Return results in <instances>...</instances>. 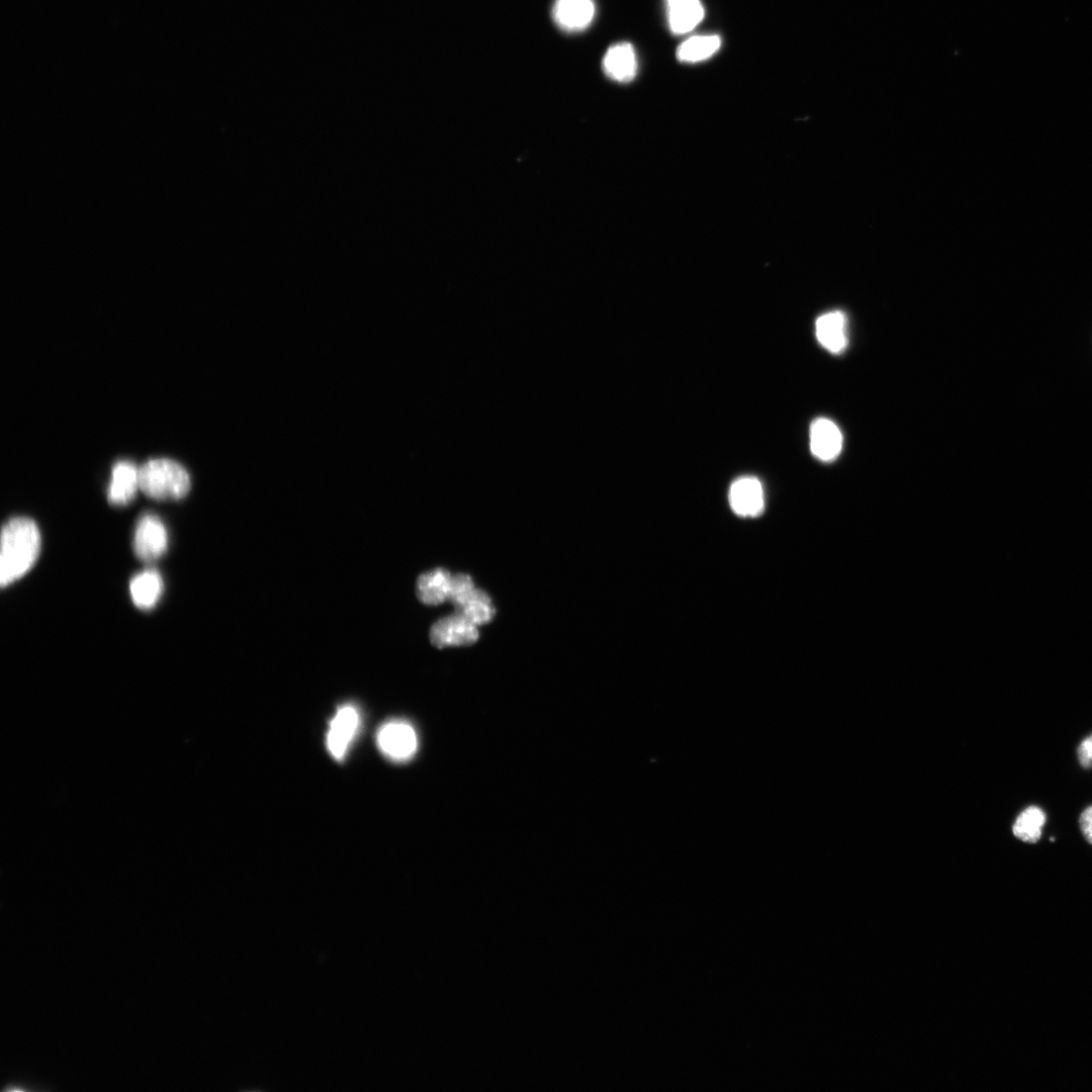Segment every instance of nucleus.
Listing matches in <instances>:
<instances>
[{"mask_svg":"<svg viewBox=\"0 0 1092 1092\" xmlns=\"http://www.w3.org/2000/svg\"><path fill=\"white\" fill-rule=\"evenodd\" d=\"M39 549L40 534L32 520L17 517L4 524L1 532V586L24 575L37 559Z\"/></svg>","mask_w":1092,"mask_h":1092,"instance_id":"obj_1","label":"nucleus"},{"mask_svg":"<svg viewBox=\"0 0 1092 1092\" xmlns=\"http://www.w3.org/2000/svg\"><path fill=\"white\" fill-rule=\"evenodd\" d=\"M139 483L140 489L154 499H179L188 493L190 477L179 463L158 458L139 468Z\"/></svg>","mask_w":1092,"mask_h":1092,"instance_id":"obj_2","label":"nucleus"},{"mask_svg":"<svg viewBox=\"0 0 1092 1092\" xmlns=\"http://www.w3.org/2000/svg\"><path fill=\"white\" fill-rule=\"evenodd\" d=\"M380 751L389 759L404 761L417 751L418 737L413 726L404 721L384 723L376 734Z\"/></svg>","mask_w":1092,"mask_h":1092,"instance_id":"obj_3","label":"nucleus"},{"mask_svg":"<svg viewBox=\"0 0 1092 1092\" xmlns=\"http://www.w3.org/2000/svg\"><path fill=\"white\" fill-rule=\"evenodd\" d=\"M168 536L163 522L153 514L139 520L133 537L135 555L144 562L160 558L167 549Z\"/></svg>","mask_w":1092,"mask_h":1092,"instance_id":"obj_4","label":"nucleus"},{"mask_svg":"<svg viewBox=\"0 0 1092 1092\" xmlns=\"http://www.w3.org/2000/svg\"><path fill=\"white\" fill-rule=\"evenodd\" d=\"M360 717L355 706H341L330 721L326 744L331 755L342 760L359 727Z\"/></svg>","mask_w":1092,"mask_h":1092,"instance_id":"obj_5","label":"nucleus"},{"mask_svg":"<svg viewBox=\"0 0 1092 1092\" xmlns=\"http://www.w3.org/2000/svg\"><path fill=\"white\" fill-rule=\"evenodd\" d=\"M476 627L457 613L435 622L430 630V640L438 648L470 645L478 639Z\"/></svg>","mask_w":1092,"mask_h":1092,"instance_id":"obj_6","label":"nucleus"},{"mask_svg":"<svg viewBox=\"0 0 1092 1092\" xmlns=\"http://www.w3.org/2000/svg\"><path fill=\"white\" fill-rule=\"evenodd\" d=\"M729 503L740 517H756L764 509V494L760 481L752 476L737 478L729 489Z\"/></svg>","mask_w":1092,"mask_h":1092,"instance_id":"obj_7","label":"nucleus"},{"mask_svg":"<svg viewBox=\"0 0 1092 1092\" xmlns=\"http://www.w3.org/2000/svg\"><path fill=\"white\" fill-rule=\"evenodd\" d=\"M843 445V437L838 426L826 418H818L810 427V449L821 461H833L838 457Z\"/></svg>","mask_w":1092,"mask_h":1092,"instance_id":"obj_8","label":"nucleus"},{"mask_svg":"<svg viewBox=\"0 0 1092 1092\" xmlns=\"http://www.w3.org/2000/svg\"><path fill=\"white\" fill-rule=\"evenodd\" d=\"M596 13L594 0H555L552 17L564 31L576 32L585 29Z\"/></svg>","mask_w":1092,"mask_h":1092,"instance_id":"obj_9","label":"nucleus"},{"mask_svg":"<svg viewBox=\"0 0 1092 1092\" xmlns=\"http://www.w3.org/2000/svg\"><path fill=\"white\" fill-rule=\"evenodd\" d=\"M602 67L604 73L613 81L620 83L632 81L638 69L633 46L627 41L611 46L603 58Z\"/></svg>","mask_w":1092,"mask_h":1092,"instance_id":"obj_10","label":"nucleus"},{"mask_svg":"<svg viewBox=\"0 0 1092 1092\" xmlns=\"http://www.w3.org/2000/svg\"><path fill=\"white\" fill-rule=\"evenodd\" d=\"M815 334L820 345L833 354L841 353L847 346V320L843 311L831 310L821 314L815 323Z\"/></svg>","mask_w":1092,"mask_h":1092,"instance_id":"obj_11","label":"nucleus"},{"mask_svg":"<svg viewBox=\"0 0 1092 1092\" xmlns=\"http://www.w3.org/2000/svg\"><path fill=\"white\" fill-rule=\"evenodd\" d=\"M139 483V468L129 461H118L112 467L107 496L110 504L123 506L134 497Z\"/></svg>","mask_w":1092,"mask_h":1092,"instance_id":"obj_12","label":"nucleus"},{"mask_svg":"<svg viewBox=\"0 0 1092 1092\" xmlns=\"http://www.w3.org/2000/svg\"><path fill=\"white\" fill-rule=\"evenodd\" d=\"M666 18L670 31L685 34L703 20L705 9L700 0H665Z\"/></svg>","mask_w":1092,"mask_h":1092,"instance_id":"obj_13","label":"nucleus"},{"mask_svg":"<svg viewBox=\"0 0 1092 1092\" xmlns=\"http://www.w3.org/2000/svg\"><path fill=\"white\" fill-rule=\"evenodd\" d=\"M452 574L444 568L422 573L417 580V596L429 606L440 605L448 600Z\"/></svg>","mask_w":1092,"mask_h":1092,"instance_id":"obj_14","label":"nucleus"},{"mask_svg":"<svg viewBox=\"0 0 1092 1092\" xmlns=\"http://www.w3.org/2000/svg\"><path fill=\"white\" fill-rule=\"evenodd\" d=\"M133 604L141 609H150L156 605L163 590V580L155 569H147L136 574L129 584Z\"/></svg>","mask_w":1092,"mask_h":1092,"instance_id":"obj_15","label":"nucleus"},{"mask_svg":"<svg viewBox=\"0 0 1092 1092\" xmlns=\"http://www.w3.org/2000/svg\"><path fill=\"white\" fill-rule=\"evenodd\" d=\"M721 47L718 34H697L682 41L676 50V59L681 63H699L710 59Z\"/></svg>","mask_w":1092,"mask_h":1092,"instance_id":"obj_16","label":"nucleus"},{"mask_svg":"<svg viewBox=\"0 0 1092 1092\" xmlns=\"http://www.w3.org/2000/svg\"><path fill=\"white\" fill-rule=\"evenodd\" d=\"M1045 820L1046 815L1041 808L1035 805L1028 806L1015 819L1012 832L1023 842L1036 843L1041 836Z\"/></svg>","mask_w":1092,"mask_h":1092,"instance_id":"obj_17","label":"nucleus"},{"mask_svg":"<svg viewBox=\"0 0 1092 1092\" xmlns=\"http://www.w3.org/2000/svg\"><path fill=\"white\" fill-rule=\"evenodd\" d=\"M457 612L476 626L488 623L494 615L490 598L479 588L473 589Z\"/></svg>","mask_w":1092,"mask_h":1092,"instance_id":"obj_18","label":"nucleus"},{"mask_svg":"<svg viewBox=\"0 0 1092 1092\" xmlns=\"http://www.w3.org/2000/svg\"><path fill=\"white\" fill-rule=\"evenodd\" d=\"M475 588L468 574L457 573L452 575L448 600L458 610Z\"/></svg>","mask_w":1092,"mask_h":1092,"instance_id":"obj_19","label":"nucleus"},{"mask_svg":"<svg viewBox=\"0 0 1092 1092\" xmlns=\"http://www.w3.org/2000/svg\"><path fill=\"white\" fill-rule=\"evenodd\" d=\"M1077 756L1083 768L1092 767V734L1081 741L1077 748Z\"/></svg>","mask_w":1092,"mask_h":1092,"instance_id":"obj_20","label":"nucleus"},{"mask_svg":"<svg viewBox=\"0 0 1092 1092\" xmlns=\"http://www.w3.org/2000/svg\"><path fill=\"white\" fill-rule=\"evenodd\" d=\"M1079 827L1086 841L1092 844V805L1086 807L1080 814Z\"/></svg>","mask_w":1092,"mask_h":1092,"instance_id":"obj_21","label":"nucleus"}]
</instances>
